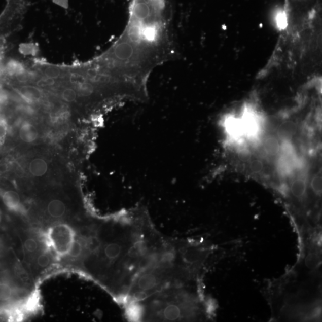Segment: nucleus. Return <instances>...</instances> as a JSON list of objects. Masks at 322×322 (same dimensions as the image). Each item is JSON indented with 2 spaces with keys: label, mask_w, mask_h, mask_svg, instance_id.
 I'll use <instances>...</instances> for the list:
<instances>
[{
  "label": "nucleus",
  "mask_w": 322,
  "mask_h": 322,
  "mask_svg": "<svg viewBox=\"0 0 322 322\" xmlns=\"http://www.w3.org/2000/svg\"><path fill=\"white\" fill-rule=\"evenodd\" d=\"M77 96V91L70 88H67L62 93V97L63 100L67 103L74 102L76 100Z\"/></svg>",
  "instance_id": "obj_14"
},
{
  "label": "nucleus",
  "mask_w": 322,
  "mask_h": 322,
  "mask_svg": "<svg viewBox=\"0 0 322 322\" xmlns=\"http://www.w3.org/2000/svg\"><path fill=\"white\" fill-rule=\"evenodd\" d=\"M155 294L145 308L146 319L180 321L185 319L193 311L186 295L178 292L177 287L167 288Z\"/></svg>",
  "instance_id": "obj_2"
},
{
  "label": "nucleus",
  "mask_w": 322,
  "mask_h": 322,
  "mask_svg": "<svg viewBox=\"0 0 322 322\" xmlns=\"http://www.w3.org/2000/svg\"><path fill=\"white\" fill-rule=\"evenodd\" d=\"M55 253L49 247L41 251L33 259L32 264L37 269H46L50 266L53 262ZM35 267V268H36Z\"/></svg>",
  "instance_id": "obj_10"
},
{
  "label": "nucleus",
  "mask_w": 322,
  "mask_h": 322,
  "mask_svg": "<svg viewBox=\"0 0 322 322\" xmlns=\"http://www.w3.org/2000/svg\"><path fill=\"white\" fill-rule=\"evenodd\" d=\"M25 67L23 64L16 60H10L3 67L1 72L4 73L10 77H18L26 72Z\"/></svg>",
  "instance_id": "obj_12"
},
{
  "label": "nucleus",
  "mask_w": 322,
  "mask_h": 322,
  "mask_svg": "<svg viewBox=\"0 0 322 322\" xmlns=\"http://www.w3.org/2000/svg\"><path fill=\"white\" fill-rule=\"evenodd\" d=\"M291 179L290 190L295 198L302 199L306 196L308 182L307 175L302 169L296 172Z\"/></svg>",
  "instance_id": "obj_5"
},
{
  "label": "nucleus",
  "mask_w": 322,
  "mask_h": 322,
  "mask_svg": "<svg viewBox=\"0 0 322 322\" xmlns=\"http://www.w3.org/2000/svg\"><path fill=\"white\" fill-rule=\"evenodd\" d=\"M282 140L277 135H268L263 141V151L264 153L269 158H277L282 149Z\"/></svg>",
  "instance_id": "obj_6"
},
{
  "label": "nucleus",
  "mask_w": 322,
  "mask_h": 322,
  "mask_svg": "<svg viewBox=\"0 0 322 322\" xmlns=\"http://www.w3.org/2000/svg\"><path fill=\"white\" fill-rule=\"evenodd\" d=\"M76 237L75 230L66 224L50 226L45 235L47 245L56 256L61 258L66 257Z\"/></svg>",
  "instance_id": "obj_3"
},
{
  "label": "nucleus",
  "mask_w": 322,
  "mask_h": 322,
  "mask_svg": "<svg viewBox=\"0 0 322 322\" xmlns=\"http://www.w3.org/2000/svg\"><path fill=\"white\" fill-rule=\"evenodd\" d=\"M45 75L47 77L55 79L61 75V70L55 67H49L45 69Z\"/></svg>",
  "instance_id": "obj_17"
},
{
  "label": "nucleus",
  "mask_w": 322,
  "mask_h": 322,
  "mask_svg": "<svg viewBox=\"0 0 322 322\" xmlns=\"http://www.w3.org/2000/svg\"><path fill=\"white\" fill-rule=\"evenodd\" d=\"M249 168L254 173H259L262 172L264 164L263 162L259 159H254L250 162Z\"/></svg>",
  "instance_id": "obj_15"
},
{
  "label": "nucleus",
  "mask_w": 322,
  "mask_h": 322,
  "mask_svg": "<svg viewBox=\"0 0 322 322\" xmlns=\"http://www.w3.org/2000/svg\"><path fill=\"white\" fill-rule=\"evenodd\" d=\"M15 92L21 97L23 102L29 104L39 103L43 99V93L40 89L35 87L22 86L14 90Z\"/></svg>",
  "instance_id": "obj_8"
},
{
  "label": "nucleus",
  "mask_w": 322,
  "mask_h": 322,
  "mask_svg": "<svg viewBox=\"0 0 322 322\" xmlns=\"http://www.w3.org/2000/svg\"><path fill=\"white\" fill-rule=\"evenodd\" d=\"M318 263H319V257L316 254H310L307 257L306 263L307 266L309 268L316 267Z\"/></svg>",
  "instance_id": "obj_16"
},
{
  "label": "nucleus",
  "mask_w": 322,
  "mask_h": 322,
  "mask_svg": "<svg viewBox=\"0 0 322 322\" xmlns=\"http://www.w3.org/2000/svg\"><path fill=\"white\" fill-rule=\"evenodd\" d=\"M18 136L23 143L32 144L39 137L38 129L30 122L23 121L19 125Z\"/></svg>",
  "instance_id": "obj_9"
},
{
  "label": "nucleus",
  "mask_w": 322,
  "mask_h": 322,
  "mask_svg": "<svg viewBox=\"0 0 322 322\" xmlns=\"http://www.w3.org/2000/svg\"><path fill=\"white\" fill-rule=\"evenodd\" d=\"M322 179L321 171L314 174L310 181V187L315 195L321 196L322 191Z\"/></svg>",
  "instance_id": "obj_13"
},
{
  "label": "nucleus",
  "mask_w": 322,
  "mask_h": 322,
  "mask_svg": "<svg viewBox=\"0 0 322 322\" xmlns=\"http://www.w3.org/2000/svg\"><path fill=\"white\" fill-rule=\"evenodd\" d=\"M46 213L50 220H58L64 219L67 213L66 203L59 199H53L47 203Z\"/></svg>",
  "instance_id": "obj_7"
},
{
  "label": "nucleus",
  "mask_w": 322,
  "mask_h": 322,
  "mask_svg": "<svg viewBox=\"0 0 322 322\" xmlns=\"http://www.w3.org/2000/svg\"><path fill=\"white\" fill-rule=\"evenodd\" d=\"M48 164L43 158H37L32 159L29 164V171L37 177H43L48 171Z\"/></svg>",
  "instance_id": "obj_11"
},
{
  "label": "nucleus",
  "mask_w": 322,
  "mask_h": 322,
  "mask_svg": "<svg viewBox=\"0 0 322 322\" xmlns=\"http://www.w3.org/2000/svg\"><path fill=\"white\" fill-rule=\"evenodd\" d=\"M54 84H55V80H54L53 79H51V78L48 77L41 79L37 82V85L40 87L50 86H52Z\"/></svg>",
  "instance_id": "obj_18"
},
{
  "label": "nucleus",
  "mask_w": 322,
  "mask_h": 322,
  "mask_svg": "<svg viewBox=\"0 0 322 322\" xmlns=\"http://www.w3.org/2000/svg\"><path fill=\"white\" fill-rule=\"evenodd\" d=\"M176 56L170 0H131L123 33L91 66L125 99L143 101L151 74Z\"/></svg>",
  "instance_id": "obj_1"
},
{
  "label": "nucleus",
  "mask_w": 322,
  "mask_h": 322,
  "mask_svg": "<svg viewBox=\"0 0 322 322\" xmlns=\"http://www.w3.org/2000/svg\"><path fill=\"white\" fill-rule=\"evenodd\" d=\"M0 203L10 215H22L25 213V208L19 193L12 188L0 187Z\"/></svg>",
  "instance_id": "obj_4"
}]
</instances>
